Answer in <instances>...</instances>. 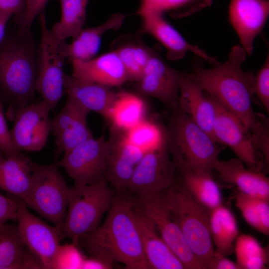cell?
<instances>
[{
	"label": "cell",
	"instance_id": "1",
	"mask_svg": "<svg viewBox=\"0 0 269 269\" xmlns=\"http://www.w3.org/2000/svg\"><path fill=\"white\" fill-rule=\"evenodd\" d=\"M247 54L241 45L233 46L227 60L211 68L195 66L190 75L207 94L236 116L254 139L269 134L268 123L253 108L255 75L242 64Z\"/></svg>",
	"mask_w": 269,
	"mask_h": 269
},
{
	"label": "cell",
	"instance_id": "2",
	"mask_svg": "<svg viewBox=\"0 0 269 269\" xmlns=\"http://www.w3.org/2000/svg\"><path fill=\"white\" fill-rule=\"evenodd\" d=\"M134 198L115 196L103 223L79 241L91 257L111 265L123 264L129 269H148L134 215Z\"/></svg>",
	"mask_w": 269,
	"mask_h": 269
},
{
	"label": "cell",
	"instance_id": "3",
	"mask_svg": "<svg viewBox=\"0 0 269 269\" xmlns=\"http://www.w3.org/2000/svg\"><path fill=\"white\" fill-rule=\"evenodd\" d=\"M10 26L0 41V98L8 105L11 117L34 98L37 47L30 28L13 21Z\"/></svg>",
	"mask_w": 269,
	"mask_h": 269
},
{
	"label": "cell",
	"instance_id": "4",
	"mask_svg": "<svg viewBox=\"0 0 269 269\" xmlns=\"http://www.w3.org/2000/svg\"><path fill=\"white\" fill-rule=\"evenodd\" d=\"M165 132L175 166L212 172L220 151L217 142L179 108L171 111Z\"/></svg>",
	"mask_w": 269,
	"mask_h": 269
},
{
	"label": "cell",
	"instance_id": "5",
	"mask_svg": "<svg viewBox=\"0 0 269 269\" xmlns=\"http://www.w3.org/2000/svg\"><path fill=\"white\" fill-rule=\"evenodd\" d=\"M165 204L188 246L202 265L207 266L214 252L209 225L210 211L197 202L180 182L162 192Z\"/></svg>",
	"mask_w": 269,
	"mask_h": 269
},
{
	"label": "cell",
	"instance_id": "6",
	"mask_svg": "<svg viewBox=\"0 0 269 269\" xmlns=\"http://www.w3.org/2000/svg\"><path fill=\"white\" fill-rule=\"evenodd\" d=\"M115 196L105 179L88 185L70 187L67 209L62 227V237L79 246L80 240L95 231Z\"/></svg>",
	"mask_w": 269,
	"mask_h": 269
},
{
	"label": "cell",
	"instance_id": "7",
	"mask_svg": "<svg viewBox=\"0 0 269 269\" xmlns=\"http://www.w3.org/2000/svg\"><path fill=\"white\" fill-rule=\"evenodd\" d=\"M40 39L37 47L35 90L52 109L58 104L64 93L67 59L66 40L56 37L49 29L44 13L39 15Z\"/></svg>",
	"mask_w": 269,
	"mask_h": 269
},
{
	"label": "cell",
	"instance_id": "8",
	"mask_svg": "<svg viewBox=\"0 0 269 269\" xmlns=\"http://www.w3.org/2000/svg\"><path fill=\"white\" fill-rule=\"evenodd\" d=\"M57 163H33L28 208L61 229L68 204L69 187Z\"/></svg>",
	"mask_w": 269,
	"mask_h": 269
},
{
	"label": "cell",
	"instance_id": "9",
	"mask_svg": "<svg viewBox=\"0 0 269 269\" xmlns=\"http://www.w3.org/2000/svg\"><path fill=\"white\" fill-rule=\"evenodd\" d=\"M162 192L135 196L134 205L152 222L159 235L185 269H203L167 208Z\"/></svg>",
	"mask_w": 269,
	"mask_h": 269
},
{
	"label": "cell",
	"instance_id": "10",
	"mask_svg": "<svg viewBox=\"0 0 269 269\" xmlns=\"http://www.w3.org/2000/svg\"><path fill=\"white\" fill-rule=\"evenodd\" d=\"M63 154L57 163L74 184H91L105 179L109 148L103 135L90 138Z\"/></svg>",
	"mask_w": 269,
	"mask_h": 269
},
{
	"label": "cell",
	"instance_id": "11",
	"mask_svg": "<svg viewBox=\"0 0 269 269\" xmlns=\"http://www.w3.org/2000/svg\"><path fill=\"white\" fill-rule=\"evenodd\" d=\"M14 198L17 205V226L23 243L42 269H51L62 240L61 229L46 224L32 214L22 201Z\"/></svg>",
	"mask_w": 269,
	"mask_h": 269
},
{
	"label": "cell",
	"instance_id": "12",
	"mask_svg": "<svg viewBox=\"0 0 269 269\" xmlns=\"http://www.w3.org/2000/svg\"><path fill=\"white\" fill-rule=\"evenodd\" d=\"M176 173L166 143L144 153L134 168L128 191L135 196L164 191L176 181Z\"/></svg>",
	"mask_w": 269,
	"mask_h": 269
},
{
	"label": "cell",
	"instance_id": "13",
	"mask_svg": "<svg viewBox=\"0 0 269 269\" xmlns=\"http://www.w3.org/2000/svg\"><path fill=\"white\" fill-rule=\"evenodd\" d=\"M51 110L49 106L41 100L31 102L13 113L11 118L14 124L10 134L17 150L35 152L44 147L51 132Z\"/></svg>",
	"mask_w": 269,
	"mask_h": 269
},
{
	"label": "cell",
	"instance_id": "14",
	"mask_svg": "<svg viewBox=\"0 0 269 269\" xmlns=\"http://www.w3.org/2000/svg\"><path fill=\"white\" fill-rule=\"evenodd\" d=\"M181 73V71L169 65L155 50L135 82L136 93L157 99L170 111L177 109Z\"/></svg>",
	"mask_w": 269,
	"mask_h": 269
},
{
	"label": "cell",
	"instance_id": "15",
	"mask_svg": "<svg viewBox=\"0 0 269 269\" xmlns=\"http://www.w3.org/2000/svg\"><path fill=\"white\" fill-rule=\"evenodd\" d=\"M137 13L141 19V32L146 33L159 41L167 50L168 59L177 61L191 52L215 65L219 63L198 45L191 44L166 20L163 12L154 9L139 8Z\"/></svg>",
	"mask_w": 269,
	"mask_h": 269
},
{
	"label": "cell",
	"instance_id": "16",
	"mask_svg": "<svg viewBox=\"0 0 269 269\" xmlns=\"http://www.w3.org/2000/svg\"><path fill=\"white\" fill-rule=\"evenodd\" d=\"M107 142L109 157L105 178L119 194H124L144 152L129 140L124 131L112 126Z\"/></svg>",
	"mask_w": 269,
	"mask_h": 269
},
{
	"label": "cell",
	"instance_id": "17",
	"mask_svg": "<svg viewBox=\"0 0 269 269\" xmlns=\"http://www.w3.org/2000/svg\"><path fill=\"white\" fill-rule=\"evenodd\" d=\"M213 99L216 108L213 127L214 139L229 146L249 168L259 170L258 151L251 133L236 116Z\"/></svg>",
	"mask_w": 269,
	"mask_h": 269
},
{
	"label": "cell",
	"instance_id": "18",
	"mask_svg": "<svg viewBox=\"0 0 269 269\" xmlns=\"http://www.w3.org/2000/svg\"><path fill=\"white\" fill-rule=\"evenodd\" d=\"M89 113L67 96L64 106L51 122V132L55 137L58 152L64 153L93 137L87 122Z\"/></svg>",
	"mask_w": 269,
	"mask_h": 269
},
{
	"label": "cell",
	"instance_id": "19",
	"mask_svg": "<svg viewBox=\"0 0 269 269\" xmlns=\"http://www.w3.org/2000/svg\"><path fill=\"white\" fill-rule=\"evenodd\" d=\"M269 15V0H230L229 19L247 55H252Z\"/></svg>",
	"mask_w": 269,
	"mask_h": 269
},
{
	"label": "cell",
	"instance_id": "20",
	"mask_svg": "<svg viewBox=\"0 0 269 269\" xmlns=\"http://www.w3.org/2000/svg\"><path fill=\"white\" fill-rule=\"evenodd\" d=\"M178 108L213 138V127L216 116L214 101L190 74L182 71L179 80Z\"/></svg>",
	"mask_w": 269,
	"mask_h": 269
},
{
	"label": "cell",
	"instance_id": "21",
	"mask_svg": "<svg viewBox=\"0 0 269 269\" xmlns=\"http://www.w3.org/2000/svg\"><path fill=\"white\" fill-rule=\"evenodd\" d=\"M71 76L80 80L113 88L128 81L125 68L113 50L87 61H73Z\"/></svg>",
	"mask_w": 269,
	"mask_h": 269
},
{
	"label": "cell",
	"instance_id": "22",
	"mask_svg": "<svg viewBox=\"0 0 269 269\" xmlns=\"http://www.w3.org/2000/svg\"><path fill=\"white\" fill-rule=\"evenodd\" d=\"M134 215L149 269H185L182 262L159 235L152 222L135 205Z\"/></svg>",
	"mask_w": 269,
	"mask_h": 269
},
{
	"label": "cell",
	"instance_id": "23",
	"mask_svg": "<svg viewBox=\"0 0 269 269\" xmlns=\"http://www.w3.org/2000/svg\"><path fill=\"white\" fill-rule=\"evenodd\" d=\"M213 170L224 182L247 195L269 200V179L259 170L247 168L239 158L216 160Z\"/></svg>",
	"mask_w": 269,
	"mask_h": 269
},
{
	"label": "cell",
	"instance_id": "24",
	"mask_svg": "<svg viewBox=\"0 0 269 269\" xmlns=\"http://www.w3.org/2000/svg\"><path fill=\"white\" fill-rule=\"evenodd\" d=\"M33 162L20 152L6 154L0 149V189L26 203Z\"/></svg>",
	"mask_w": 269,
	"mask_h": 269
},
{
	"label": "cell",
	"instance_id": "25",
	"mask_svg": "<svg viewBox=\"0 0 269 269\" xmlns=\"http://www.w3.org/2000/svg\"><path fill=\"white\" fill-rule=\"evenodd\" d=\"M64 92L89 112L99 114L104 118L115 101L117 92L100 84L65 75Z\"/></svg>",
	"mask_w": 269,
	"mask_h": 269
},
{
	"label": "cell",
	"instance_id": "26",
	"mask_svg": "<svg viewBox=\"0 0 269 269\" xmlns=\"http://www.w3.org/2000/svg\"><path fill=\"white\" fill-rule=\"evenodd\" d=\"M126 15L117 13L112 15L106 21L95 26L83 28L72 37L66 47L67 59L73 61H87L98 52L103 35L110 30L119 29L122 25Z\"/></svg>",
	"mask_w": 269,
	"mask_h": 269
},
{
	"label": "cell",
	"instance_id": "27",
	"mask_svg": "<svg viewBox=\"0 0 269 269\" xmlns=\"http://www.w3.org/2000/svg\"><path fill=\"white\" fill-rule=\"evenodd\" d=\"M141 32L120 36L112 44L126 71L129 81H137L154 52L143 40Z\"/></svg>",
	"mask_w": 269,
	"mask_h": 269
},
{
	"label": "cell",
	"instance_id": "28",
	"mask_svg": "<svg viewBox=\"0 0 269 269\" xmlns=\"http://www.w3.org/2000/svg\"><path fill=\"white\" fill-rule=\"evenodd\" d=\"M180 182L189 194L209 211L222 205L219 186L212 172L182 165L175 166Z\"/></svg>",
	"mask_w": 269,
	"mask_h": 269
},
{
	"label": "cell",
	"instance_id": "29",
	"mask_svg": "<svg viewBox=\"0 0 269 269\" xmlns=\"http://www.w3.org/2000/svg\"><path fill=\"white\" fill-rule=\"evenodd\" d=\"M145 114L146 105L140 95L121 90L106 119L111 126L125 132L145 119Z\"/></svg>",
	"mask_w": 269,
	"mask_h": 269
},
{
	"label": "cell",
	"instance_id": "30",
	"mask_svg": "<svg viewBox=\"0 0 269 269\" xmlns=\"http://www.w3.org/2000/svg\"><path fill=\"white\" fill-rule=\"evenodd\" d=\"M209 225L214 253L227 257L234 252L239 229L233 213L221 205L210 211Z\"/></svg>",
	"mask_w": 269,
	"mask_h": 269
},
{
	"label": "cell",
	"instance_id": "31",
	"mask_svg": "<svg viewBox=\"0 0 269 269\" xmlns=\"http://www.w3.org/2000/svg\"><path fill=\"white\" fill-rule=\"evenodd\" d=\"M31 255L17 225L0 223V269H28Z\"/></svg>",
	"mask_w": 269,
	"mask_h": 269
},
{
	"label": "cell",
	"instance_id": "32",
	"mask_svg": "<svg viewBox=\"0 0 269 269\" xmlns=\"http://www.w3.org/2000/svg\"><path fill=\"white\" fill-rule=\"evenodd\" d=\"M89 0H59L61 17L51 28L52 33L63 40L75 36L83 28Z\"/></svg>",
	"mask_w": 269,
	"mask_h": 269
},
{
	"label": "cell",
	"instance_id": "33",
	"mask_svg": "<svg viewBox=\"0 0 269 269\" xmlns=\"http://www.w3.org/2000/svg\"><path fill=\"white\" fill-rule=\"evenodd\" d=\"M234 252L239 269L267 268L268 248L262 247L258 240L251 235H239L235 242Z\"/></svg>",
	"mask_w": 269,
	"mask_h": 269
},
{
	"label": "cell",
	"instance_id": "34",
	"mask_svg": "<svg viewBox=\"0 0 269 269\" xmlns=\"http://www.w3.org/2000/svg\"><path fill=\"white\" fill-rule=\"evenodd\" d=\"M125 134L131 143L144 153L158 149L166 144L165 129L146 118Z\"/></svg>",
	"mask_w": 269,
	"mask_h": 269
},
{
	"label": "cell",
	"instance_id": "35",
	"mask_svg": "<svg viewBox=\"0 0 269 269\" xmlns=\"http://www.w3.org/2000/svg\"><path fill=\"white\" fill-rule=\"evenodd\" d=\"M78 247L73 243L60 245L53 259L51 269H82L85 257Z\"/></svg>",
	"mask_w": 269,
	"mask_h": 269
},
{
	"label": "cell",
	"instance_id": "36",
	"mask_svg": "<svg viewBox=\"0 0 269 269\" xmlns=\"http://www.w3.org/2000/svg\"><path fill=\"white\" fill-rule=\"evenodd\" d=\"M235 205L247 223L261 232V226L258 198L238 191L235 196Z\"/></svg>",
	"mask_w": 269,
	"mask_h": 269
},
{
	"label": "cell",
	"instance_id": "37",
	"mask_svg": "<svg viewBox=\"0 0 269 269\" xmlns=\"http://www.w3.org/2000/svg\"><path fill=\"white\" fill-rule=\"evenodd\" d=\"M213 0H164L163 10L175 17L189 16L210 5Z\"/></svg>",
	"mask_w": 269,
	"mask_h": 269
},
{
	"label": "cell",
	"instance_id": "38",
	"mask_svg": "<svg viewBox=\"0 0 269 269\" xmlns=\"http://www.w3.org/2000/svg\"><path fill=\"white\" fill-rule=\"evenodd\" d=\"M49 0H25L23 12L14 16L12 21L22 28H30L35 18L42 13Z\"/></svg>",
	"mask_w": 269,
	"mask_h": 269
},
{
	"label": "cell",
	"instance_id": "39",
	"mask_svg": "<svg viewBox=\"0 0 269 269\" xmlns=\"http://www.w3.org/2000/svg\"><path fill=\"white\" fill-rule=\"evenodd\" d=\"M269 55L263 66L255 75V94L266 112H269Z\"/></svg>",
	"mask_w": 269,
	"mask_h": 269
},
{
	"label": "cell",
	"instance_id": "40",
	"mask_svg": "<svg viewBox=\"0 0 269 269\" xmlns=\"http://www.w3.org/2000/svg\"><path fill=\"white\" fill-rule=\"evenodd\" d=\"M0 149L6 154H14L17 150L12 143L10 131L6 122L2 102L0 98Z\"/></svg>",
	"mask_w": 269,
	"mask_h": 269
},
{
	"label": "cell",
	"instance_id": "41",
	"mask_svg": "<svg viewBox=\"0 0 269 269\" xmlns=\"http://www.w3.org/2000/svg\"><path fill=\"white\" fill-rule=\"evenodd\" d=\"M17 205L13 196H3L0 193V223L16 220Z\"/></svg>",
	"mask_w": 269,
	"mask_h": 269
},
{
	"label": "cell",
	"instance_id": "42",
	"mask_svg": "<svg viewBox=\"0 0 269 269\" xmlns=\"http://www.w3.org/2000/svg\"><path fill=\"white\" fill-rule=\"evenodd\" d=\"M25 0H0V12L17 15L24 9Z\"/></svg>",
	"mask_w": 269,
	"mask_h": 269
},
{
	"label": "cell",
	"instance_id": "43",
	"mask_svg": "<svg viewBox=\"0 0 269 269\" xmlns=\"http://www.w3.org/2000/svg\"><path fill=\"white\" fill-rule=\"evenodd\" d=\"M208 269H239L236 262L229 260L226 257L213 254L207 266Z\"/></svg>",
	"mask_w": 269,
	"mask_h": 269
},
{
	"label": "cell",
	"instance_id": "44",
	"mask_svg": "<svg viewBox=\"0 0 269 269\" xmlns=\"http://www.w3.org/2000/svg\"><path fill=\"white\" fill-rule=\"evenodd\" d=\"M112 268V265L91 256L89 258H85L82 266V269H106Z\"/></svg>",
	"mask_w": 269,
	"mask_h": 269
},
{
	"label": "cell",
	"instance_id": "45",
	"mask_svg": "<svg viewBox=\"0 0 269 269\" xmlns=\"http://www.w3.org/2000/svg\"><path fill=\"white\" fill-rule=\"evenodd\" d=\"M10 17L8 14L0 12V41L4 34Z\"/></svg>",
	"mask_w": 269,
	"mask_h": 269
}]
</instances>
